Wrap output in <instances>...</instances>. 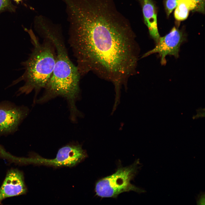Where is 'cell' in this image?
I'll return each instance as SVG.
<instances>
[{"label": "cell", "mask_w": 205, "mask_h": 205, "mask_svg": "<svg viewBox=\"0 0 205 205\" xmlns=\"http://www.w3.org/2000/svg\"><path fill=\"white\" fill-rule=\"evenodd\" d=\"M15 0V1H16L18 2V1H21V0Z\"/></svg>", "instance_id": "cell-15"}, {"label": "cell", "mask_w": 205, "mask_h": 205, "mask_svg": "<svg viewBox=\"0 0 205 205\" xmlns=\"http://www.w3.org/2000/svg\"><path fill=\"white\" fill-rule=\"evenodd\" d=\"M196 201L198 205L205 204V193L201 192L196 197Z\"/></svg>", "instance_id": "cell-13"}, {"label": "cell", "mask_w": 205, "mask_h": 205, "mask_svg": "<svg viewBox=\"0 0 205 205\" xmlns=\"http://www.w3.org/2000/svg\"><path fill=\"white\" fill-rule=\"evenodd\" d=\"M69 43L81 76L92 71L116 86L135 71L138 50L128 20L107 0H94L71 15Z\"/></svg>", "instance_id": "cell-1"}, {"label": "cell", "mask_w": 205, "mask_h": 205, "mask_svg": "<svg viewBox=\"0 0 205 205\" xmlns=\"http://www.w3.org/2000/svg\"><path fill=\"white\" fill-rule=\"evenodd\" d=\"M26 191L22 173L11 169L7 172L0 188V202L7 198L23 194Z\"/></svg>", "instance_id": "cell-8"}, {"label": "cell", "mask_w": 205, "mask_h": 205, "mask_svg": "<svg viewBox=\"0 0 205 205\" xmlns=\"http://www.w3.org/2000/svg\"><path fill=\"white\" fill-rule=\"evenodd\" d=\"M60 32L51 26L44 28L42 32V36L53 43L56 56L52 73L41 99L44 102L61 96L67 99L70 107L73 108L79 96L81 75L77 66L69 59Z\"/></svg>", "instance_id": "cell-2"}, {"label": "cell", "mask_w": 205, "mask_h": 205, "mask_svg": "<svg viewBox=\"0 0 205 205\" xmlns=\"http://www.w3.org/2000/svg\"><path fill=\"white\" fill-rule=\"evenodd\" d=\"M140 165L139 160H136L129 166L119 167L112 175L98 180L95 188L96 195L101 198H116L125 192H145L144 189L131 183L141 167Z\"/></svg>", "instance_id": "cell-4"}, {"label": "cell", "mask_w": 205, "mask_h": 205, "mask_svg": "<svg viewBox=\"0 0 205 205\" xmlns=\"http://www.w3.org/2000/svg\"><path fill=\"white\" fill-rule=\"evenodd\" d=\"M142 8L144 22L156 43L160 37L157 24V11L152 0H138Z\"/></svg>", "instance_id": "cell-9"}, {"label": "cell", "mask_w": 205, "mask_h": 205, "mask_svg": "<svg viewBox=\"0 0 205 205\" xmlns=\"http://www.w3.org/2000/svg\"><path fill=\"white\" fill-rule=\"evenodd\" d=\"M28 108L17 106L9 101L0 102V136L13 134L27 116Z\"/></svg>", "instance_id": "cell-6"}, {"label": "cell", "mask_w": 205, "mask_h": 205, "mask_svg": "<svg viewBox=\"0 0 205 205\" xmlns=\"http://www.w3.org/2000/svg\"><path fill=\"white\" fill-rule=\"evenodd\" d=\"M196 6L194 0H178L174 13L175 18L179 21L185 20L188 16L189 12L194 10Z\"/></svg>", "instance_id": "cell-10"}, {"label": "cell", "mask_w": 205, "mask_h": 205, "mask_svg": "<svg viewBox=\"0 0 205 205\" xmlns=\"http://www.w3.org/2000/svg\"><path fill=\"white\" fill-rule=\"evenodd\" d=\"M87 156V153L81 145L71 144L60 148L54 159H47L38 156L31 159V161L36 164L54 167H71L80 163Z\"/></svg>", "instance_id": "cell-5"}, {"label": "cell", "mask_w": 205, "mask_h": 205, "mask_svg": "<svg viewBox=\"0 0 205 205\" xmlns=\"http://www.w3.org/2000/svg\"><path fill=\"white\" fill-rule=\"evenodd\" d=\"M178 0H165L164 6L167 16L169 17L177 5Z\"/></svg>", "instance_id": "cell-11"}, {"label": "cell", "mask_w": 205, "mask_h": 205, "mask_svg": "<svg viewBox=\"0 0 205 205\" xmlns=\"http://www.w3.org/2000/svg\"><path fill=\"white\" fill-rule=\"evenodd\" d=\"M26 30L33 48L28 59L23 63L24 73L13 84L21 81L24 82L17 92V95L27 94L34 90L35 96L41 89L45 88L52 76L56 54L55 47L50 39L44 37L43 42L41 43L31 30Z\"/></svg>", "instance_id": "cell-3"}, {"label": "cell", "mask_w": 205, "mask_h": 205, "mask_svg": "<svg viewBox=\"0 0 205 205\" xmlns=\"http://www.w3.org/2000/svg\"><path fill=\"white\" fill-rule=\"evenodd\" d=\"M196 3V6L194 11L202 13H204L205 0H194Z\"/></svg>", "instance_id": "cell-12"}, {"label": "cell", "mask_w": 205, "mask_h": 205, "mask_svg": "<svg viewBox=\"0 0 205 205\" xmlns=\"http://www.w3.org/2000/svg\"><path fill=\"white\" fill-rule=\"evenodd\" d=\"M186 36L183 30L174 27L168 34L160 37L155 47L145 54L143 57L157 53L161 58V64L164 65L166 63V56L172 55L176 58L179 57L180 47L186 41Z\"/></svg>", "instance_id": "cell-7"}, {"label": "cell", "mask_w": 205, "mask_h": 205, "mask_svg": "<svg viewBox=\"0 0 205 205\" xmlns=\"http://www.w3.org/2000/svg\"><path fill=\"white\" fill-rule=\"evenodd\" d=\"M9 1V0H0V11L8 5Z\"/></svg>", "instance_id": "cell-14"}]
</instances>
